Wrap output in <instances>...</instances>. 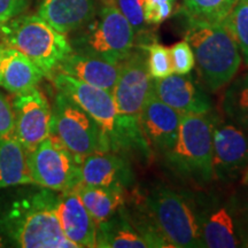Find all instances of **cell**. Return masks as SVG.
Segmentation results:
<instances>
[{
    "mask_svg": "<svg viewBox=\"0 0 248 248\" xmlns=\"http://www.w3.org/2000/svg\"><path fill=\"white\" fill-rule=\"evenodd\" d=\"M5 45H0V60H1V55H2V51H4Z\"/></svg>",
    "mask_w": 248,
    "mask_h": 248,
    "instance_id": "obj_34",
    "label": "cell"
},
{
    "mask_svg": "<svg viewBox=\"0 0 248 248\" xmlns=\"http://www.w3.org/2000/svg\"><path fill=\"white\" fill-rule=\"evenodd\" d=\"M213 177L233 181L248 167V136L233 122L217 119L213 124Z\"/></svg>",
    "mask_w": 248,
    "mask_h": 248,
    "instance_id": "obj_11",
    "label": "cell"
},
{
    "mask_svg": "<svg viewBox=\"0 0 248 248\" xmlns=\"http://www.w3.org/2000/svg\"><path fill=\"white\" fill-rule=\"evenodd\" d=\"M12 106L15 117L14 136L29 153L52 133V107L37 88L15 94Z\"/></svg>",
    "mask_w": 248,
    "mask_h": 248,
    "instance_id": "obj_12",
    "label": "cell"
},
{
    "mask_svg": "<svg viewBox=\"0 0 248 248\" xmlns=\"http://www.w3.org/2000/svg\"><path fill=\"white\" fill-rule=\"evenodd\" d=\"M213 124L210 113L181 116L175 144L164 155L178 175L200 183L213 181Z\"/></svg>",
    "mask_w": 248,
    "mask_h": 248,
    "instance_id": "obj_7",
    "label": "cell"
},
{
    "mask_svg": "<svg viewBox=\"0 0 248 248\" xmlns=\"http://www.w3.org/2000/svg\"><path fill=\"white\" fill-rule=\"evenodd\" d=\"M185 40L194 54L201 82L210 92L225 88L241 66L240 49L224 22L186 18Z\"/></svg>",
    "mask_w": 248,
    "mask_h": 248,
    "instance_id": "obj_2",
    "label": "cell"
},
{
    "mask_svg": "<svg viewBox=\"0 0 248 248\" xmlns=\"http://www.w3.org/2000/svg\"><path fill=\"white\" fill-rule=\"evenodd\" d=\"M244 183L247 185V194H246V204H245V209H246V219H247V228H248V167L245 170L244 175Z\"/></svg>",
    "mask_w": 248,
    "mask_h": 248,
    "instance_id": "obj_33",
    "label": "cell"
},
{
    "mask_svg": "<svg viewBox=\"0 0 248 248\" xmlns=\"http://www.w3.org/2000/svg\"><path fill=\"white\" fill-rule=\"evenodd\" d=\"M57 71L113 92L119 77L120 64L73 51L59 64Z\"/></svg>",
    "mask_w": 248,
    "mask_h": 248,
    "instance_id": "obj_18",
    "label": "cell"
},
{
    "mask_svg": "<svg viewBox=\"0 0 248 248\" xmlns=\"http://www.w3.org/2000/svg\"><path fill=\"white\" fill-rule=\"evenodd\" d=\"M15 117L13 106L7 98L0 92V138L13 135Z\"/></svg>",
    "mask_w": 248,
    "mask_h": 248,
    "instance_id": "obj_31",
    "label": "cell"
},
{
    "mask_svg": "<svg viewBox=\"0 0 248 248\" xmlns=\"http://www.w3.org/2000/svg\"><path fill=\"white\" fill-rule=\"evenodd\" d=\"M97 13L95 0H43L38 15L62 33L75 32Z\"/></svg>",
    "mask_w": 248,
    "mask_h": 248,
    "instance_id": "obj_19",
    "label": "cell"
},
{
    "mask_svg": "<svg viewBox=\"0 0 248 248\" xmlns=\"http://www.w3.org/2000/svg\"><path fill=\"white\" fill-rule=\"evenodd\" d=\"M26 6V0H0V27L18 16Z\"/></svg>",
    "mask_w": 248,
    "mask_h": 248,
    "instance_id": "obj_32",
    "label": "cell"
},
{
    "mask_svg": "<svg viewBox=\"0 0 248 248\" xmlns=\"http://www.w3.org/2000/svg\"><path fill=\"white\" fill-rule=\"evenodd\" d=\"M224 23L237 42L241 58L248 67V0H238Z\"/></svg>",
    "mask_w": 248,
    "mask_h": 248,
    "instance_id": "obj_26",
    "label": "cell"
},
{
    "mask_svg": "<svg viewBox=\"0 0 248 248\" xmlns=\"http://www.w3.org/2000/svg\"><path fill=\"white\" fill-rule=\"evenodd\" d=\"M222 107L226 117L248 136V71L229 83Z\"/></svg>",
    "mask_w": 248,
    "mask_h": 248,
    "instance_id": "obj_24",
    "label": "cell"
},
{
    "mask_svg": "<svg viewBox=\"0 0 248 248\" xmlns=\"http://www.w3.org/2000/svg\"><path fill=\"white\" fill-rule=\"evenodd\" d=\"M181 115L160 100L151 89L140 116L139 125L151 151L166 155L175 144Z\"/></svg>",
    "mask_w": 248,
    "mask_h": 248,
    "instance_id": "obj_14",
    "label": "cell"
},
{
    "mask_svg": "<svg viewBox=\"0 0 248 248\" xmlns=\"http://www.w3.org/2000/svg\"><path fill=\"white\" fill-rule=\"evenodd\" d=\"M146 51V63L152 79L166 78L173 74L169 48L159 43L141 45Z\"/></svg>",
    "mask_w": 248,
    "mask_h": 248,
    "instance_id": "obj_27",
    "label": "cell"
},
{
    "mask_svg": "<svg viewBox=\"0 0 248 248\" xmlns=\"http://www.w3.org/2000/svg\"><path fill=\"white\" fill-rule=\"evenodd\" d=\"M27 156L33 184L54 192L74 190L80 184L83 157L71 153L53 132Z\"/></svg>",
    "mask_w": 248,
    "mask_h": 248,
    "instance_id": "obj_10",
    "label": "cell"
},
{
    "mask_svg": "<svg viewBox=\"0 0 248 248\" xmlns=\"http://www.w3.org/2000/svg\"><path fill=\"white\" fill-rule=\"evenodd\" d=\"M106 2H110L116 6V8L131 24L136 37L144 32L147 27L144 17L145 0H106Z\"/></svg>",
    "mask_w": 248,
    "mask_h": 248,
    "instance_id": "obj_28",
    "label": "cell"
},
{
    "mask_svg": "<svg viewBox=\"0 0 248 248\" xmlns=\"http://www.w3.org/2000/svg\"><path fill=\"white\" fill-rule=\"evenodd\" d=\"M173 73L177 75H187L193 70L195 61L191 46L186 40L176 43L169 48Z\"/></svg>",
    "mask_w": 248,
    "mask_h": 248,
    "instance_id": "obj_29",
    "label": "cell"
},
{
    "mask_svg": "<svg viewBox=\"0 0 248 248\" xmlns=\"http://www.w3.org/2000/svg\"><path fill=\"white\" fill-rule=\"evenodd\" d=\"M33 184L27 151L13 135L0 138V188Z\"/></svg>",
    "mask_w": 248,
    "mask_h": 248,
    "instance_id": "obj_22",
    "label": "cell"
},
{
    "mask_svg": "<svg viewBox=\"0 0 248 248\" xmlns=\"http://www.w3.org/2000/svg\"><path fill=\"white\" fill-rule=\"evenodd\" d=\"M55 208L62 232L68 240L76 248L95 247L97 223L75 190L60 192Z\"/></svg>",
    "mask_w": 248,
    "mask_h": 248,
    "instance_id": "obj_17",
    "label": "cell"
},
{
    "mask_svg": "<svg viewBox=\"0 0 248 248\" xmlns=\"http://www.w3.org/2000/svg\"><path fill=\"white\" fill-rule=\"evenodd\" d=\"M101 248H147V241L137 230L129 213L122 207L119 212L97 224V245Z\"/></svg>",
    "mask_w": 248,
    "mask_h": 248,
    "instance_id": "obj_21",
    "label": "cell"
},
{
    "mask_svg": "<svg viewBox=\"0 0 248 248\" xmlns=\"http://www.w3.org/2000/svg\"><path fill=\"white\" fill-rule=\"evenodd\" d=\"M52 132L77 156L110 151L97 122L68 95L58 91L52 107Z\"/></svg>",
    "mask_w": 248,
    "mask_h": 248,
    "instance_id": "obj_8",
    "label": "cell"
},
{
    "mask_svg": "<svg viewBox=\"0 0 248 248\" xmlns=\"http://www.w3.org/2000/svg\"><path fill=\"white\" fill-rule=\"evenodd\" d=\"M43 71L20 51L6 46L0 60V86L13 94L37 88Z\"/></svg>",
    "mask_w": 248,
    "mask_h": 248,
    "instance_id": "obj_20",
    "label": "cell"
},
{
    "mask_svg": "<svg viewBox=\"0 0 248 248\" xmlns=\"http://www.w3.org/2000/svg\"><path fill=\"white\" fill-rule=\"evenodd\" d=\"M203 247L235 248L244 246L238 230L234 207L221 198H207L199 206Z\"/></svg>",
    "mask_w": 248,
    "mask_h": 248,
    "instance_id": "obj_13",
    "label": "cell"
},
{
    "mask_svg": "<svg viewBox=\"0 0 248 248\" xmlns=\"http://www.w3.org/2000/svg\"><path fill=\"white\" fill-rule=\"evenodd\" d=\"M238 0H183V13L186 18L224 22Z\"/></svg>",
    "mask_w": 248,
    "mask_h": 248,
    "instance_id": "obj_25",
    "label": "cell"
},
{
    "mask_svg": "<svg viewBox=\"0 0 248 248\" xmlns=\"http://www.w3.org/2000/svg\"><path fill=\"white\" fill-rule=\"evenodd\" d=\"M80 184L125 191L135 181L131 164L117 152L105 151L86 155L79 167Z\"/></svg>",
    "mask_w": 248,
    "mask_h": 248,
    "instance_id": "obj_16",
    "label": "cell"
},
{
    "mask_svg": "<svg viewBox=\"0 0 248 248\" xmlns=\"http://www.w3.org/2000/svg\"><path fill=\"white\" fill-rule=\"evenodd\" d=\"M152 90L181 116L207 114L212 110L210 98L190 76L172 74L166 78L153 79Z\"/></svg>",
    "mask_w": 248,
    "mask_h": 248,
    "instance_id": "obj_15",
    "label": "cell"
},
{
    "mask_svg": "<svg viewBox=\"0 0 248 248\" xmlns=\"http://www.w3.org/2000/svg\"><path fill=\"white\" fill-rule=\"evenodd\" d=\"M151 89L146 51L140 46L138 49L132 48L131 53L120 63L119 77L111 93L124 125L132 136L146 145L139 125V116Z\"/></svg>",
    "mask_w": 248,
    "mask_h": 248,
    "instance_id": "obj_9",
    "label": "cell"
},
{
    "mask_svg": "<svg viewBox=\"0 0 248 248\" xmlns=\"http://www.w3.org/2000/svg\"><path fill=\"white\" fill-rule=\"evenodd\" d=\"M75 32L69 40L74 52L116 64L131 53L136 40L131 24L110 2H105L92 20Z\"/></svg>",
    "mask_w": 248,
    "mask_h": 248,
    "instance_id": "obj_6",
    "label": "cell"
},
{
    "mask_svg": "<svg viewBox=\"0 0 248 248\" xmlns=\"http://www.w3.org/2000/svg\"><path fill=\"white\" fill-rule=\"evenodd\" d=\"M58 195L44 188L15 200L0 215V233L17 247L76 248L57 215Z\"/></svg>",
    "mask_w": 248,
    "mask_h": 248,
    "instance_id": "obj_1",
    "label": "cell"
},
{
    "mask_svg": "<svg viewBox=\"0 0 248 248\" xmlns=\"http://www.w3.org/2000/svg\"><path fill=\"white\" fill-rule=\"evenodd\" d=\"M173 0H145L144 17L147 24H160L170 16Z\"/></svg>",
    "mask_w": 248,
    "mask_h": 248,
    "instance_id": "obj_30",
    "label": "cell"
},
{
    "mask_svg": "<svg viewBox=\"0 0 248 248\" xmlns=\"http://www.w3.org/2000/svg\"><path fill=\"white\" fill-rule=\"evenodd\" d=\"M51 79L58 91L68 95L97 122L107 139L110 151L117 153L125 150H139L144 153L151 152L145 142L132 136L124 125L113 93L59 71Z\"/></svg>",
    "mask_w": 248,
    "mask_h": 248,
    "instance_id": "obj_4",
    "label": "cell"
},
{
    "mask_svg": "<svg viewBox=\"0 0 248 248\" xmlns=\"http://www.w3.org/2000/svg\"><path fill=\"white\" fill-rule=\"evenodd\" d=\"M74 190L97 224L119 212L125 202V191L120 188L78 184Z\"/></svg>",
    "mask_w": 248,
    "mask_h": 248,
    "instance_id": "obj_23",
    "label": "cell"
},
{
    "mask_svg": "<svg viewBox=\"0 0 248 248\" xmlns=\"http://www.w3.org/2000/svg\"><path fill=\"white\" fill-rule=\"evenodd\" d=\"M0 35L6 46L29 58L48 78L73 53L66 33L54 29L39 15H18L0 27Z\"/></svg>",
    "mask_w": 248,
    "mask_h": 248,
    "instance_id": "obj_3",
    "label": "cell"
},
{
    "mask_svg": "<svg viewBox=\"0 0 248 248\" xmlns=\"http://www.w3.org/2000/svg\"><path fill=\"white\" fill-rule=\"evenodd\" d=\"M146 214L170 247H203L199 207L187 194L156 185L146 197Z\"/></svg>",
    "mask_w": 248,
    "mask_h": 248,
    "instance_id": "obj_5",
    "label": "cell"
}]
</instances>
